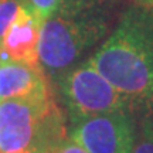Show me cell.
<instances>
[{
  "label": "cell",
  "instance_id": "cell-1",
  "mask_svg": "<svg viewBox=\"0 0 153 153\" xmlns=\"http://www.w3.org/2000/svg\"><path fill=\"white\" fill-rule=\"evenodd\" d=\"M89 61L118 91L132 99L133 111L153 102L152 7H129Z\"/></svg>",
  "mask_w": 153,
  "mask_h": 153
},
{
  "label": "cell",
  "instance_id": "cell-2",
  "mask_svg": "<svg viewBox=\"0 0 153 153\" xmlns=\"http://www.w3.org/2000/svg\"><path fill=\"white\" fill-rule=\"evenodd\" d=\"M109 11L97 0H64L40 30L38 60L48 79L57 81L108 34Z\"/></svg>",
  "mask_w": 153,
  "mask_h": 153
},
{
  "label": "cell",
  "instance_id": "cell-3",
  "mask_svg": "<svg viewBox=\"0 0 153 153\" xmlns=\"http://www.w3.org/2000/svg\"><path fill=\"white\" fill-rule=\"evenodd\" d=\"M65 139L53 92L0 102V153H55Z\"/></svg>",
  "mask_w": 153,
  "mask_h": 153
},
{
  "label": "cell",
  "instance_id": "cell-4",
  "mask_svg": "<svg viewBox=\"0 0 153 153\" xmlns=\"http://www.w3.org/2000/svg\"><path fill=\"white\" fill-rule=\"evenodd\" d=\"M55 84L70 122L115 111H133L132 99L118 91L89 60L70 68Z\"/></svg>",
  "mask_w": 153,
  "mask_h": 153
},
{
  "label": "cell",
  "instance_id": "cell-5",
  "mask_svg": "<svg viewBox=\"0 0 153 153\" xmlns=\"http://www.w3.org/2000/svg\"><path fill=\"white\" fill-rule=\"evenodd\" d=\"M68 136L88 153H132L136 119L132 111H115L70 122Z\"/></svg>",
  "mask_w": 153,
  "mask_h": 153
},
{
  "label": "cell",
  "instance_id": "cell-6",
  "mask_svg": "<svg viewBox=\"0 0 153 153\" xmlns=\"http://www.w3.org/2000/svg\"><path fill=\"white\" fill-rule=\"evenodd\" d=\"M51 92L41 65L14 61L0 50V102Z\"/></svg>",
  "mask_w": 153,
  "mask_h": 153
},
{
  "label": "cell",
  "instance_id": "cell-7",
  "mask_svg": "<svg viewBox=\"0 0 153 153\" xmlns=\"http://www.w3.org/2000/svg\"><path fill=\"white\" fill-rule=\"evenodd\" d=\"M41 24V20L30 10L24 1L20 6L10 27L7 28L0 44V50L14 61L40 65L38 41Z\"/></svg>",
  "mask_w": 153,
  "mask_h": 153
},
{
  "label": "cell",
  "instance_id": "cell-8",
  "mask_svg": "<svg viewBox=\"0 0 153 153\" xmlns=\"http://www.w3.org/2000/svg\"><path fill=\"white\" fill-rule=\"evenodd\" d=\"M136 140L132 153H153V104L135 112Z\"/></svg>",
  "mask_w": 153,
  "mask_h": 153
},
{
  "label": "cell",
  "instance_id": "cell-9",
  "mask_svg": "<svg viewBox=\"0 0 153 153\" xmlns=\"http://www.w3.org/2000/svg\"><path fill=\"white\" fill-rule=\"evenodd\" d=\"M23 3V0H0V44Z\"/></svg>",
  "mask_w": 153,
  "mask_h": 153
},
{
  "label": "cell",
  "instance_id": "cell-10",
  "mask_svg": "<svg viewBox=\"0 0 153 153\" xmlns=\"http://www.w3.org/2000/svg\"><path fill=\"white\" fill-rule=\"evenodd\" d=\"M24 1L43 23L51 14H54L64 0H24Z\"/></svg>",
  "mask_w": 153,
  "mask_h": 153
},
{
  "label": "cell",
  "instance_id": "cell-11",
  "mask_svg": "<svg viewBox=\"0 0 153 153\" xmlns=\"http://www.w3.org/2000/svg\"><path fill=\"white\" fill-rule=\"evenodd\" d=\"M55 153H88V152L85 149H82L78 143L71 140L70 137H67L65 140L57 148Z\"/></svg>",
  "mask_w": 153,
  "mask_h": 153
},
{
  "label": "cell",
  "instance_id": "cell-12",
  "mask_svg": "<svg viewBox=\"0 0 153 153\" xmlns=\"http://www.w3.org/2000/svg\"><path fill=\"white\" fill-rule=\"evenodd\" d=\"M139 6H145V7H153V0H135Z\"/></svg>",
  "mask_w": 153,
  "mask_h": 153
}]
</instances>
